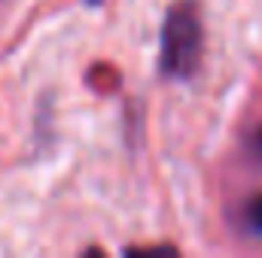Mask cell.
I'll list each match as a JSON object with an SVG mask.
<instances>
[{
	"label": "cell",
	"instance_id": "1",
	"mask_svg": "<svg viewBox=\"0 0 262 258\" xmlns=\"http://www.w3.org/2000/svg\"><path fill=\"white\" fill-rule=\"evenodd\" d=\"M204 31L201 15L192 0H180L165 12L162 21V46H159V67L171 79H192L201 64Z\"/></svg>",
	"mask_w": 262,
	"mask_h": 258
},
{
	"label": "cell",
	"instance_id": "3",
	"mask_svg": "<svg viewBox=\"0 0 262 258\" xmlns=\"http://www.w3.org/2000/svg\"><path fill=\"white\" fill-rule=\"evenodd\" d=\"M250 146H253V152L262 158V125L253 131V134H250Z\"/></svg>",
	"mask_w": 262,
	"mask_h": 258
},
{
	"label": "cell",
	"instance_id": "2",
	"mask_svg": "<svg viewBox=\"0 0 262 258\" xmlns=\"http://www.w3.org/2000/svg\"><path fill=\"white\" fill-rule=\"evenodd\" d=\"M244 216H247V225H250V231L262 234V192L253 194V197L247 200V207H244Z\"/></svg>",
	"mask_w": 262,
	"mask_h": 258
}]
</instances>
